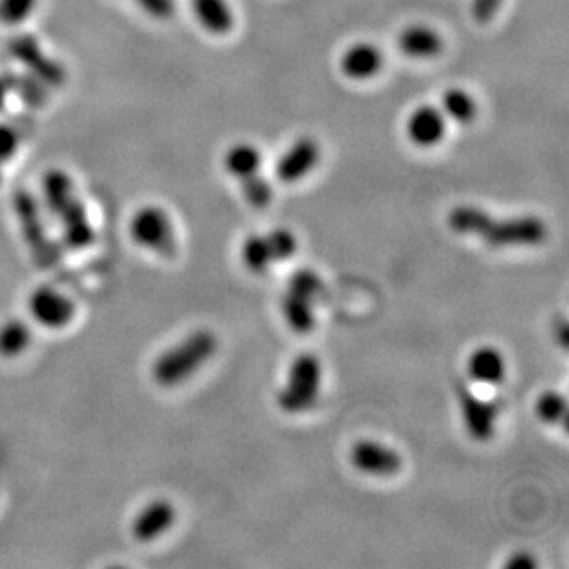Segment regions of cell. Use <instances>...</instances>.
<instances>
[{"instance_id":"1","label":"cell","mask_w":569,"mask_h":569,"mask_svg":"<svg viewBox=\"0 0 569 569\" xmlns=\"http://www.w3.org/2000/svg\"><path fill=\"white\" fill-rule=\"evenodd\" d=\"M453 233L468 234L490 247H531L547 238V225L536 216L494 218L487 210L461 205L448 214Z\"/></svg>"},{"instance_id":"2","label":"cell","mask_w":569,"mask_h":569,"mask_svg":"<svg viewBox=\"0 0 569 569\" xmlns=\"http://www.w3.org/2000/svg\"><path fill=\"white\" fill-rule=\"evenodd\" d=\"M43 194L48 210L61 225L65 244L70 249H85L93 245L96 238L93 221L85 203L78 196L72 177L63 170H50L43 177Z\"/></svg>"},{"instance_id":"3","label":"cell","mask_w":569,"mask_h":569,"mask_svg":"<svg viewBox=\"0 0 569 569\" xmlns=\"http://www.w3.org/2000/svg\"><path fill=\"white\" fill-rule=\"evenodd\" d=\"M216 350V336L210 330H196L155 358L151 363V378L164 389L185 384L216 354Z\"/></svg>"},{"instance_id":"4","label":"cell","mask_w":569,"mask_h":569,"mask_svg":"<svg viewBox=\"0 0 569 569\" xmlns=\"http://www.w3.org/2000/svg\"><path fill=\"white\" fill-rule=\"evenodd\" d=\"M223 166L227 174L233 175L240 183L242 194L247 203L255 209L269 207L273 199V190L268 179L262 174V153L253 144H234L225 151Z\"/></svg>"},{"instance_id":"5","label":"cell","mask_w":569,"mask_h":569,"mask_svg":"<svg viewBox=\"0 0 569 569\" xmlns=\"http://www.w3.org/2000/svg\"><path fill=\"white\" fill-rule=\"evenodd\" d=\"M129 238L137 247L153 255L172 258L177 253V234L170 214L159 205H144L133 212Z\"/></svg>"},{"instance_id":"6","label":"cell","mask_w":569,"mask_h":569,"mask_svg":"<svg viewBox=\"0 0 569 569\" xmlns=\"http://www.w3.org/2000/svg\"><path fill=\"white\" fill-rule=\"evenodd\" d=\"M321 361L314 354H301L291 363L286 384L280 389L279 406L284 413L299 415L314 407L321 391Z\"/></svg>"},{"instance_id":"7","label":"cell","mask_w":569,"mask_h":569,"mask_svg":"<svg viewBox=\"0 0 569 569\" xmlns=\"http://www.w3.org/2000/svg\"><path fill=\"white\" fill-rule=\"evenodd\" d=\"M26 314L32 325L48 332H63L76 321L78 304L67 291L41 284L28 295Z\"/></svg>"},{"instance_id":"8","label":"cell","mask_w":569,"mask_h":569,"mask_svg":"<svg viewBox=\"0 0 569 569\" xmlns=\"http://www.w3.org/2000/svg\"><path fill=\"white\" fill-rule=\"evenodd\" d=\"M297 251L295 234L275 229L268 234L249 236L242 245V262L251 273H264L271 264L284 262Z\"/></svg>"},{"instance_id":"9","label":"cell","mask_w":569,"mask_h":569,"mask_svg":"<svg viewBox=\"0 0 569 569\" xmlns=\"http://www.w3.org/2000/svg\"><path fill=\"white\" fill-rule=\"evenodd\" d=\"M10 52L15 59H19L23 65L34 72L39 82L50 87H61L67 82V72L59 65L58 61L48 58L43 52L41 45L35 41L32 35H19L10 43Z\"/></svg>"},{"instance_id":"10","label":"cell","mask_w":569,"mask_h":569,"mask_svg":"<svg viewBox=\"0 0 569 569\" xmlns=\"http://www.w3.org/2000/svg\"><path fill=\"white\" fill-rule=\"evenodd\" d=\"M177 520L174 503L164 498L151 500L131 520V535L140 544H151L166 535Z\"/></svg>"},{"instance_id":"11","label":"cell","mask_w":569,"mask_h":569,"mask_svg":"<svg viewBox=\"0 0 569 569\" xmlns=\"http://www.w3.org/2000/svg\"><path fill=\"white\" fill-rule=\"evenodd\" d=\"M350 461L356 470L367 476L391 477L402 470V457L380 442H356L350 450Z\"/></svg>"},{"instance_id":"12","label":"cell","mask_w":569,"mask_h":569,"mask_svg":"<svg viewBox=\"0 0 569 569\" xmlns=\"http://www.w3.org/2000/svg\"><path fill=\"white\" fill-rule=\"evenodd\" d=\"M459 406L461 415L465 420V428L468 435L474 441L488 442L496 433V419H498V407L492 402L470 393L465 387L459 389Z\"/></svg>"},{"instance_id":"13","label":"cell","mask_w":569,"mask_h":569,"mask_svg":"<svg viewBox=\"0 0 569 569\" xmlns=\"http://www.w3.org/2000/svg\"><path fill=\"white\" fill-rule=\"evenodd\" d=\"M321 161V146L312 137H301L282 153L277 163V177L282 183H297L312 174Z\"/></svg>"},{"instance_id":"14","label":"cell","mask_w":569,"mask_h":569,"mask_svg":"<svg viewBox=\"0 0 569 569\" xmlns=\"http://www.w3.org/2000/svg\"><path fill=\"white\" fill-rule=\"evenodd\" d=\"M448 131V118L444 117L441 107L424 104L419 105L406 122V133L409 140L419 148H435L439 146Z\"/></svg>"},{"instance_id":"15","label":"cell","mask_w":569,"mask_h":569,"mask_svg":"<svg viewBox=\"0 0 569 569\" xmlns=\"http://www.w3.org/2000/svg\"><path fill=\"white\" fill-rule=\"evenodd\" d=\"M385 56L382 48L369 41L350 45L339 59V69L352 82H369L384 69Z\"/></svg>"},{"instance_id":"16","label":"cell","mask_w":569,"mask_h":569,"mask_svg":"<svg viewBox=\"0 0 569 569\" xmlns=\"http://www.w3.org/2000/svg\"><path fill=\"white\" fill-rule=\"evenodd\" d=\"M444 47V37L428 24H411L398 34V48L407 58H439Z\"/></svg>"},{"instance_id":"17","label":"cell","mask_w":569,"mask_h":569,"mask_svg":"<svg viewBox=\"0 0 569 569\" xmlns=\"http://www.w3.org/2000/svg\"><path fill=\"white\" fill-rule=\"evenodd\" d=\"M192 12L199 26L209 34L227 35L234 30L236 17L227 0H192Z\"/></svg>"},{"instance_id":"18","label":"cell","mask_w":569,"mask_h":569,"mask_svg":"<svg viewBox=\"0 0 569 569\" xmlns=\"http://www.w3.org/2000/svg\"><path fill=\"white\" fill-rule=\"evenodd\" d=\"M34 343V328L32 323L12 317L0 325V358L17 360L24 356Z\"/></svg>"},{"instance_id":"19","label":"cell","mask_w":569,"mask_h":569,"mask_svg":"<svg viewBox=\"0 0 569 569\" xmlns=\"http://www.w3.org/2000/svg\"><path fill=\"white\" fill-rule=\"evenodd\" d=\"M468 372L472 380H476L479 384L498 385L503 382L507 367L500 350L483 347L470 356Z\"/></svg>"},{"instance_id":"20","label":"cell","mask_w":569,"mask_h":569,"mask_svg":"<svg viewBox=\"0 0 569 569\" xmlns=\"http://www.w3.org/2000/svg\"><path fill=\"white\" fill-rule=\"evenodd\" d=\"M282 314L288 326L297 334H308L315 328L314 301L301 293L286 290L282 297Z\"/></svg>"},{"instance_id":"21","label":"cell","mask_w":569,"mask_h":569,"mask_svg":"<svg viewBox=\"0 0 569 569\" xmlns=\"http://www.w3.org/2000/svg\"><path fill=\"white\" fill-rule=\"evenodd\" d=\"M441 111L455 124H472L479 115V105L466 89L450 87L442 94Z\"/></svg>"},{"instance_id":"22","label":"cell","mask_w":569,"mask_h":569,"mask_svg":"<svg viewBox=\"0 0 569 569\" xmlns=\"http://www.w3.org/2000/svg\"><path fill=\"white\" fill-rule=\"evenodd\" d=\"M566 400L558 393H544L536 400V415L547 424H562L566 420Z\"/></svg>"},{"instance_id":"23","label":"cell","mask_w":569,"mask_h":569,"mask_svg":"<svg viewBox=\"0 0 569 569\" xmlns=\"http://www.w3.org/2000/svg\"><path fill=\"white\" fill-rule=\"evenodd\" d=\"M288 290L301 293L304 297L315 301V299L325 291V286H323V280L319 279V275L314 273V271H310V269H297L290 279Z\"/></svg>"},{"instance_id":"24","label":"cell","mask_w":569,"mask_h":569,"mask_svg":"<svg viewBox=\"0 0 569 569\" xmlns=\"http://www.w3.org/2000/svg\"><path fill=\"white\" fill-rule=\"evenodd\" d=\"M37 0H0V23L19 24L34 12Z\"/></svg>"},{"instance_id":"25","label":"cell","mask_w":569,"mask_h":569,"mask_svg":"<svg viewBox=\"0 0 569 569\" xmlns=\"http://www.w3.org/2000/svg\"><path fill=\"white\" fill-rule=\"evenodd\" d=\"M21 137L19 131L12 126L0 124V163L12 161L13 155L19 150Z\"/></svg>"},{"instance_id":"26","label":"cell","mask_w":569,"mask_h":569,"mask_svg":"<svg viewBox=\"0 0 569 569\" xmlns=\"http://www.w3.org/2000/svg\"><path fill=\"white\" fill-rule=\"evenodd\" d=\"M505 0H472L470 12L474 21L479 24H487L500 13Z\"/></svg>"},{"instance_id":"27","label":"cell","mask_w":569,"mask_h":569,"mask_svg":"<svg viewBox=\"0 0 569 569\" xmlns=\"http://www.w3.org/2000/svg\"><path fill=\"white\" fill-rule=\"evenodd\" d=\"M135 2L148 15L155 17V19H161V21L170 19L175 13L174 0H135Z\"/></svg>"},{"instance_id":"28","label":"cell","mask_w":569,"mask_h":569,"mask_svg":"<svg viewBox=\"0 0 569 569\" xmlns=\"http://www.w3.org/2000/svg\"><path fill=\"white\" fill-rule=\"evenodd\" d=\"M536 566L535 558L527 553H518L507 560V568L512 569H533Z\"/></svg>"},{"instance_id":"29","label":"cell","mask_w":569,"mask_h":569,"mask_svg":"<svg viewBox=\"0 0 569 569\" xmlns=\"http://www.w3.org/2000/svg\"><path fill=\"white\" fill-rule=\"evenodd\" d=\"M10 93V87H8V82L4 76H0V109L6 104V96Z\"/></svg>"}]
</instances>
